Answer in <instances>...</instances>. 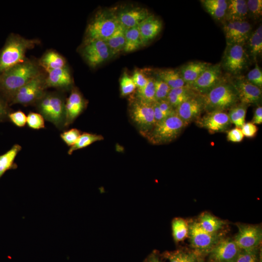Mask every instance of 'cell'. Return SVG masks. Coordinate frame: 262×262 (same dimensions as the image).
<instances>
[{
    "mask_svg": "<svg viewBox=\"0 0 262 262\" xmlns=\"http://www.w3.org/2000/svg\"><path fill=\"white\" fill-rule=\"evenodd\" d=\"M40 73L38 63L34 60L26 59L23 62L0 73V95L9 104L15 93Z\"/></svg>",
    "mask_w": 262,
    "mask_h": 262,
    "instance_id": "1",
    "label": "cell"
},
{
    "mask_svg": "<svg viewBox=\"0 0 262 262\" xmlns=\"http://www.w3.org/2000/svg\"><path fill=\"white\" fill-rule=\"evenodd\" d=\"M39 43L37 39H28L11 34L0 49V73L23 62L27 51Z\"/></svg>",
    "mask_w": 262,
    "mask_h": 262,
    "instance_id": "2",
    "label": "cell"
},
{
    "mask_svg": "<svg viewBox=\"0 0 262 262\" xmlns=\"http://www.w3.org/2000/svg\"><path fill=\"white\" fill-rule=\"evenodd\" d=\"M65 102L60 92L46 91L34 105L45 120L61 130L65 128Z\"/></svg>",
    "mask_w": 262,
    "mask_h": 262,
    "instance_id": "3",
    "label": "cell"
},
{
    "mask_svg": "<svg viewBox=\"0 0 262 262\" xmlns=\"http://www.w3.org/2000/svg\"><path fill=\"white\" fill-rule=\"evenodd\" d=\"M200 98L204 110L207 112L230 109L239 100L233 85L223 81Z\"/></svg>",
    "mask_w": 262,
    "mask_h": 262,
    "instance_id": "4",
    "label": "cell"
},
{
    "mask_svg": "<svg viewBox=\"0 0 262 262\" xmlns=\"http://www.w3.org/2000/svg\"><path fill=\"white\" fill-rule=\"evenodd\" d=\"M185 127L186 125L175 111L142 134L154 145L165 144L176 139Z\"/></svg>",
    "mask_w": 262,
    "mask_h": 262,
    "instance_id": "5",
    "label": "cell"
},
{
    "mask_svg": "<svg viewBox=\"0 0 262 262\" xmlns=\"http://www.w3.org/2000/svg\"><path fill=\"white\" fill-rule=\"evenodd\" d=\"M119 25L117 14L114 11L100 10L96 13L87 25L85 41L92 40L105 41L116 31Z\"/></svg>",
    "mask_w": 262,
    "mask_h": 262,
    "instance_id": "6",
    "label": "cell"
},
{
    "mask_svg": "<svg viewBox=\"0 0 262 262\" xmlns=\"http://www.w3.org/2000/svg\"><path fill=\"white\" fill-rule=\"evenodd\" d=\"M45 79L41 73L21 87L11 99L10 106L15 104L25 106L35 105L46 92Z\"/></svg>",
    "mask_w": 262,
    "mask_h": 262,
    "instance_id": "7",
    "label": "cell"
},
{
    "mask_svg": "<svg viewBox=\"0 0 262 262\" xmlns=\"http://www.w3.org/2000/svg\"><path fill=\"white\" fill-rule=\"evenodd\" d=\"M249 56L244 45L227 44L222 58L221 67L227 72L237 75L246 68Z\"/></svg>",
    "mask_w": 262,
    "mask_h": 262,
    "instance_id": "8",
    "label": "cell"
},
{
    "mask_svg": "<svg viewBox=\"0 0 262 262\" xmlns=\"http://www.w3.org/2000/svg\"><path fill=\"white\" fill-rule=\"evenodd\" d=\"M188 235L191 246L199 254H208L221 239L217 233L205 231L196 221L188 225Z\"/></svg>",
    "mask_w": 262,
    "mask_h": 262,
    "instance_id": "9",
    "label": "cell"
},
{
    "mask_svg": "<svg viewBox=\"0 0 262 262\" xmlns=\"http://www.w3.org/2000/svg\"><path fill=\"white\" fill-rule=\"evenodd\" d=\"M130 112L142 134L150 131L155 124L152 103L136 98L131 104Z\"/></svg>",
    "mask_w": 262,
    "mask_h": 262,
    "instance_id": "10",
    "label": "cell"
},
{
    "mask_svg": "<svg viewBox=\"0 0 262 262\" xmlns=\"http://www.w3.org/2000/svg\"><path fill=\"white\" fill-rule=\"evenodd\" d=\"M220 64L211 65L188 86L197 95H204L223 81ZM188 86V85H187Z\"/></svg>",
    "mask_w": 262,
    "mask_h": 262,
    "instance_id": "11",
    "label": "cell"
},
{
    "mask_svg": "<svg viewBox=\"0 0 262 262\" xmlns=\"http://www.w3.org/2000/svg\"><path fill=\"white\" fill-rule=\"evenodd\" d=\"M237 226L238 231L233 240L238 247L246 251L257 249L262 238L261 228L259 226L242 224Z\"/></svg>",
    "mask_w": 262,
    "mask_h": 262,
    "instance_id": "12",
    "label": "cell"
},
{
    "mask_svg": "<svg viewBox=\"0 0 262 262\" xmlns=\"http://www.w3.org/2000/svg\"><path fill=\"white\" fill-rule=\"evenodd\" d=\"M82 54L89 66L96 67L112 56L105 42L101 40L85 41Z\"/></svg>",
    "mask_w": 262,
    "mask_h": 262,
    "instance_id": "13",
    "label": "cell"
},
{
    "mask_svg": "<svg viewBox=\"0 0 262 262\" xmlns=\"http://www.w3.org/2000/svg\"><path fill=\"white\" fill-rule=\"evenodd\" d=\"M227 44L244 45L252 33L251 24L245 20H225L223 25Z\"/></svg>",
    "mask_w": 262,
    "mask_h": 262,
    "instance_id": "14",
    "label": "cell"
},
{
    "mask_svg": "<svg viewBox=\"0 0 262 262\" xmlns=\"http://www.w3.org/2000/svg\"><path fill=\"white\" fill-rule=\"evenodd\" d=\"M197 125L206 129L211 133L224 132L231 126L228 114L223 111L207 112L196 120Z\"/></svg>",
    "mask_w": 262,
    "mask_h": 262,
    "instance_id": "15",
    "label": "cell"
},
{
    "mask_svg": "<svg viewBox=\"0 0 262 262\" xmlns=\"http://www.w3.org/2000/svg\"><path fill=\"white\" fill-rule=\"evenodd\" d=\"M235 88L241 103L247 106L257 105L262 100V88L252 84L245 78L239 77L230 83Z\"/></svg>",
    "mask_w": 262,
    "mask_h": 262,
    "instance_id": "16",
    "label": "cell"
},
{
    "mask_svg": "<svg viewBox=\"0 0 262 262\" xmlns=\"http://www.w3.org/2000/svg\"><path fill=\"white\" fill-rule=\"evenodd\" d=\"M240 249L233 240L220 239L209 252L210 262H235Z\"/></svg>",
    "mask_w": 262,
    "mask_h": 262,
    "instance_id": "17",
    "label": "cell"
},
{
    "mask_svg": "<svg viewBox=\"0 0 262 262\" xmlns=\"http://www.w3.org/2000/svg\"><path fill=\"white\" fill-rule=\"evenodd\" d=\"M203 110L201 98L196 96L185 100L175 109L177 115L186 126L197 119Z\"/></svg>",
    "mask_w": 262,
    "mask_h": 262,
    "instance_id": "18",
    "label": "cell"
},
{
    "mask_svg": "<svg viewBox=\"0 0 262 262\" xmlns=\"http://www.w3.org/2000/svg\"><path fill=\"white\" fill-rule=\"evenodd\" d=\"M86 102L80 92L72 90L65 102V128L68 127L81 115L86 107Z\"/></svg>",
    "mask_w": 262,
    "mask_h": 262,
    "instance_id": "19",
    "label": "cell"
},
{
    "mask_svg": "<svg viewBox=\"0 0 262 262\" xmlns=\"http://www.w3.org/2000/svg\"><path fill=\"white\" fill-rule=\"evenodd\" d=\"M150 15L147 9L137 7L122 9L117 16L119 24L126 29L138 26Z\"/></svg>",
    "mask_w": 262,
    "mask_h": 262,
    "instance_id": "20",
    "label": "cell"
},
{
    "mask_svg": "<svg viewBox=\"0 0 262 262\" xmlns=\"http://www.w3.org/2000/svg\"><path fill=\"white\" fill-rule=\"evenodd\" d=\"M47 72L48 74L45 79L46 88L51 87L61 91L67 89L72 83L70 73L66 66Z\"/></svg>",
    "mask_w": 262,
    "mask_h": 262,
    "instance_id": "21",
    "label": "cell"
},
{
    "mask_svg": "<svg viewBox=\"0 0 262 262\" xmlns=\"http://www.w3.org/2000/svg\"><path fill=\"white\" fill-rule=\"evenodd\" d=\"M138 26L143 43L145 45L158 35L163 25L160 20L154 16L150 15Z\"/></svg>",
    "mask_w": 262,
    "mask_h": 262,
    "instance_id": "22",
    "label": "cell"
},
{
    "mask_svg": "<svg viewBox=\"0 0 262 262\" xmlns=\"http://www.w3.org/2000/svg\"><path fill=\"white\" fill-rule=\"evenodd\" d=\"M211 65L200 61L191 62L182 66L179 71L186 85L189 86Z\"/></svg>",
    "mask_w": 262,
    "mask_h": 262,
    "instance_id": "23",
    "label": "cell"
},
{
    "mask_svg": "<svg viewBox=\"0 0 262 262\" xmlns=\"http://www.w3.org/2000/svg\"><path fill=\"white\" fill-rule=\"evenodd\" d=\"M225 20H245L248 16L246 1L245 0H227Z\"/></svg>",
    "mask_w": 262,
    "mask_h": 262,
    "instance_id": "24",
    "label": "cell"
},
{
    "mask_svg": "<svg viewBox=\"0 0 262 262\" xmlns=\"http://www.w3.org/2000/svg\"><path fill=\"white\" fill-rule=\"evenodd\" d=\"M200 1L205 10L213 18L218 21L225 20L227 0H202Z\"/></svg>",
    "mask_w": 262,
    "mask_h": 262,
    "instance_id": "25",
    "label": "cell"
},
{
    "mask_svg": "<svg viewBox=\"0 0 262 262\" xmlns=\"http://www.w3.org/2000/svg\"><path fill=\"white\" fill-rule=\"evenodd\" d=\"M196 95L197 94L190 87L185 85L181 87L171 89L168 94L166 99L175 109L183 102L196 96Z\"/></svg>",
    "mask_w": 262,
    "mask_h": 262,
    "instance_id": "26",
    "label": "cell"
},
{
    "mask_svg": "<svg viewBox=\"0 0 262 262\" xmlns=\"http://www.w3.org/2000/svg\"><path fill=\"white\" fill-rule=\"evenodd\" d=\"M38 64L47 72L66 66L65 58L58 53L52 50L46 52L39 60Z\"/></svg>",
    "mask_w": 262,
    "mask_h": 262,
    "instance_id": "27",
    "label": "cell"
},
{
    "mask_svg": "<svg viewBox=\"0 0 262 262\" xmlns=\"http://www.w3.org/2000/svg\"><path fill=\"white\" fill-rule=\"evenodd\" d=\"M248 49L247 53L254 61L262 53V26L260 25L252 32L246 43Z\"/></svg>",
    "mask_w": 262,
    "mask_h": 262,
    "instance_id": "28",
    "label": "cell"
},
{
    "mask_svg": "<svg viewBox=\"0 0 262 262\" xmlns=\"http://www.w3.org/2000/svg\"><path fill=\"white\" fill-rule=\"evenodd\" d=\"M21 149V146L16 144L5 153L0 155V178L7 170L17 168V165L15 163V160Z\"/></svg>",
    "mask_w": 262,
    "mask_h": 262,
    "instance_id": "29",
    "label": "cell"
},
{
    "mask_svg": "<svg viewBox=\"0 0 262 262\" xmlns=\"http://www.w3.org/2000/svg\"><path fill=\"white\" fill-rule=\"evenodd\" d=\"M125 29L120 25L116 31L104 41L112 56L124 51L125 44Z\"/></svg>",
    "mask_w": 262,
    "mask_h": 262,
    "instance_id": "30",
    "label": "cell"
},
{
    "mask_svg": "<svg viewBox=\"0 0 262 262\" xmlns=\"http://www.w3.org/2000/svg\"><path fill=\"white\" fill-rule=\"evenodd\" d=\"M158 78L164 82L171 89L183 87L186 85L179 70L164 69L157 72Z\"/></svg>",
    "mask_w": 262,
    "mask_h": 262,
    "instance_id": "31",
    "label": "cell"
},
{
    "mask_svg": "<svg viewBox=\"0 0 262 262\" xmlns=\"http://www.w3.org/2000/svg\"><path fill=\"white\" fill-rule=\"evenodd\" d=\"M197 222L203 229L212 233H217L226 224L223 220L207 212L200 215Z\"/></svg>",
    "mask_w": 262,
    "mask_h": 262,
    "instance_id": "32",
    "label": "cell"
},
{
    "mask_svg": "<svg viewBox=\"0 0 262 262\" xmlns=\"http://www.w3.org/2000/svg\"><path fill=\"white\" fill-rule=\"evenodd\" d=\"M125 37L124 51L126 52L133 51L144 45L138 26L125 29Z\"/></svg>",
    "mask_w": 262,
    "mask_h": 262,
    "instance_id": "33",
    "label": "cell"
},
{
    "mask_svg": "<svg viewBox=\"0 0 262 262\" xmlns=\"http://www.w3.org/2000/svg\"><path fill=\"white\" fill-rule=\"evenodd\" d=\"M103 139V136L101 135L84 132L81 134L75 144L70 147L67 153L68 155H71L74 151L86 147L93 143L102 140Z\"/></svg>",
    "mask_w": 262,
    "mask_h": 262,
    "instance_id": "34",
    "label": "cell"
},
{
    "mask_svg": "<svg viewBox=\"0 0 262 262\" xmlns=\"http://www.w3.org/2000/svg\"><path fill=\"white\" fill-rule=\"evenodd\" d=\"M248 106L240 103L236 104L229 109L228 114L231 123L236 127L241 128L245 123L247 108Z\"/></svg>",
    "mask_w": 262,
    "mask_h": 262,
    "instance_id": "35",
    "label": "cell"
},
{
    "mask_svg": "<svg viewBox=\"0 0 262 262\" xmlns=\"http://www.w3.org/2000/svg\"><path fill=\"white\" fill-rule=\"evenodd\" d=\"M136 98L153 103L156 102L154 79L149 77L147 84L141 89H137Z\"/></svg>",
    "mask_w": 262,
    "mask_h": 262,
    "instance_id": "36",
    "label": "cell"
},
{
    "mask_svg": "<svg viewBox=\"0 0 262 262\" xmlns=\"http://www.w3.org/2000/svg\"><path fill=\"white\" fill-rule=\"evenodd\" d=\"M174 240L179 242L183 240L188 235V225L182 218H176L172 223Z\"/></svg>",
    "mask_w": 262,
    "mask_h": 262,
    "instance_id": "37",
    "label": "cell"
},
{
    "mask_svg": "<svg viewBox=\"0 0 262 262\" xmlns=\"http://www.w3.org/2000/svg\"><path fill=\"white\" fill-rule=\"evenodd\" d=\"M26 124L29 128L33 130L45 128V119L39 113L30 112L27 115Z\"/></svg>",
    "mask_w": 262,
    "mask_h": 262,
    "instance_id": "38",
    "label": "cell"
},
{
    "mask_svg": "<svg viewBox=\"0 0 262 262\" xmlns=\"http://www.w3.org/2000/svg\"><path fill=\"white\" fill-rule=\"evenodd\" d=\"M136 88L132 79L128 74L124 73L120 80L121 95L125 96L132 93Z\"/></svg>",
    "mask_w": 262,
    "mask_h": 262,
    "instance_id": "39",
    "label": "cell"
},
{
    "mask_svg": "<svg viewBox=\"0 0 262 262\" xmlns=\"http://www.w3.org/2000/svg\"><path fill=\"white\" fill-rule=\"evenodd\" d=\"M156 101L166 99L170 87L163 81L158 78L154 79Z\"/></svg>",
    "mask_w": 262,
    "mask_h": 262,
    "instance_id": "40",
    "label": "cell"
},
{
    "mask_svg": "<svg viewBox=\"0 0 262 262\" xmlns=\"http://www.w3.org/2000/svg\"><path fill=\"white\" fill-rule=\"evenodd\" d=\"M168 257L170 262H196L194 254L180 251L170 253Z\"/></svg>",
    "mask_w": 262,
    "mask_h": 262,
    "instance_id": "41",
    "label": "cell"
},
{
    "mask_svg": "<svg viewBox=\"0 0 262 262\" xmlns=\"http://www.w3.org/2000/svg\"><path fill=\"white\" fill-rule=\"evenodd\" d=\"M81 134V131L76 128H72L64 131L60 134L61 139L68 147L73 146Z\"/></svg>",
    "mask_w": 262,
    "mask_h": 262,
    "instance_id": "42",
    "label": "cell"
},
{
    "mask_svg": "<svg viewBox=\"0 0 262 262\" xmlns=\"http://www.w3.org/2000/svg\"><path fill=\"white\" fill-rule=\"evenodd\" d=\"M235 262H260L257 249L250 251L240 249Z\"/></svg>",
    "mask_w": 262,
    "mask_h": 262,
    "instance_id": "43",
    "label": "cell"
},
{
    "mask_svg": "<svg viewBox=\"0 0 262 262\" xmlns=\"http://www.w3.org/2000/svg\"><path fill=\"white\" fill-rule=\"evenodd\" d=\"M246 1L248 15H249L254 19L260 18L262 15V0H248Z\"/></svg>",
    "mask_w": 262,
    "mask_h": 262,
    "instance_id": "44",
    "label": "cell"
},
{
    "mask_svg": "<svg viewBox=\"0 0 262 262\" xmlns=\"http://www.w3.org/2000/svg\"><path fill=\"white\" fill-rule=\"evenodd\" d=\"M246 78L252 84L262 88V72L257 63L255 64L254 67L247 74Z\"/></svg>",
    "mask_w": 262,
    "mask_h": 262,
    "instance_id": "45",
    "label": "cell"
},
{
    "mask_svg": "<svg viewBox=\"0 0 262 262\" xmlns=\"http://www.w3.org/2000/svg\"><path fill=\"white\" fill-rule=\"evenodd\" d=\"M9 121L19 128L24 127L26 124L27 116L21 110L12 111L8 115Z\"/></svg>",
    "mask_w": 262,
    "mask_h": 262,
    "instance_id": "46",
    "label": "cell"
},
{
    "mask_svg": "<svg viewBox=\"0 0 262 262\" xmlns=\"http://www.w3.org/2000/svg\"><path fill=\"white\" fill-rule=\"evenodd\" d=\"M8 102L0 95V123L9 121L8 115L12 111Z\"/></svg>",
    "mask_w": 262,
    "mask_h": 262,
    "instance_id": "47",
    "label": "cell"
},
{
    "mask_svg": "<svg viewBox=\"0 0 262 262\" xmlns=\"http://www.w3.org/2000/svg\"><path fill=\"white\" fill-rule=\"evenodd\" d=\"M244 136L241 129L235 127L232 129L227 132V138L228 141L233 143H239L244 139Z\"/></svg>",
    "mask_w": 262,
    "mask_h": 262,
    "instance_id": "48",
    "label": "cell"
},
{
    "mask_svg": "<svg viewBox=\"0 0 262 262\" xmlns=\"http://www.w3.org/2000/svg\"><path fill=\"white\" fill-rule=\"evenodd\" d=\"M132 80L137 89H141L144 87L147 83L148 78L139 70H135L132 76Z\"/></svg>",
    "mask_w": 262,
    "mask_h": 262,
    "instance_id": "49",
    "label": "cell"
},
{
    "mask_svg": "<svg viewBox=\"0 0 262 262\" xmlns=\"http://www.w3.org/2000/svg\"><path fill=\"white\" fill-rule=\"evenodd\" d=\"M244 136L247 138H253L256 136L258 128L252 122L245 123L241 128Z\"/></svg>",
    "mask_w": 262,
    "mask_h": 262,
    "instance_id": "50",
    "label": "cell"
},
{
    "mask_svg": "<svg viewBox=\"0 0 262 262\" xmlns=\"http://www.w3.org/2000/svg\"><path fill=\"white\" fill-rule=\"evenodd\" d=\"M156 102L159 109L166 117L175 111L166 99L157 101Z\"/></svg>",
    "mask_w": 262,
    "mask_h": 262,
    "instance_id": "51",
    "label": "cell"
},
{
    "mask_svg": "<svg viewBox=\"0 0 262 262\" xmlns=\"http://www.w3.org/2000/svg\"><path fill=\"white\" fill-rule=\"evenodd\" d=\"M152 106L153 109L154 119L155 123H156L163 120L166 117V116L163 114V113L159 109L156 101L152 103Z\"/></svg>",
    "mask_w": 262,
    "mask_h": 262,
    "instance_id": "52",
    "label": "cell"
},
{
    "mask_svg": "<svg viewBox=\"0 0 262 262\" xmlns=\"http://www.w3.org/2000/svg\"><path fill=\"white\" fill-rule=\"evenodd\" d=\"M251 122L254 124H261L262 123V106H259L255 110Z\"/></svg>",
    "mask_w": 262,
    "mask_h": 262,
    "instance_id": "53",
    "label": "cell"
},
{
    "mask_svg": "<svg viewBox=\"0 0 262 262\" xmlns=\"http://www.w3.org/2000/svg\"><path fill=\"white\" fill-rule=\"evenodd\" d=\"M149 262H160L155 255H153L150 258Z\"/></svg>",
    "mask_w": 262,
    "mask_h": 262,
    "instance_id": "54",
    "label": "cell"
},
{
    "mask_svg": "<svg viewBox=\"0 0 262 262\" xmlns=\"http://www.w3.org/2000/svg\"><path fill=\"white\" fill-rule=\"evenodd\" d=\"M198 262H203L202 260L199 261Z\"/></svg>",
    "mask_w": 262,
    "mask_h": 262,
    "instance_id": "55",
    "label": "cell"
}]
</instances>
